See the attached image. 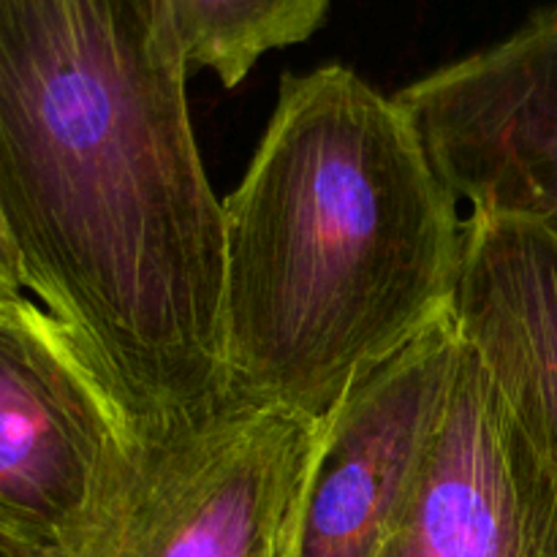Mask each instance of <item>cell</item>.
<instances>
[{"label": "cell", "instance_id": "6da1fadb", "mask_svg": "<svg viewBox=\"0 0 557 557\" xmlns=\"http://www.w3.org/2000/svg\"><path fill=\"white\" fill-rule=\"evenodd\" d=\"M172 0H0V275L147 435L228 397L226 232Z\"/></svg>", "mask_w": 557, "mask_h": 557}, {"label": "cell", "instance_id": "7a4b0ae2", "mask_svg": "<svg viewBox=\"0 0 557 557\" xmlns=\"http://www.w3.org/2000/svg\"><path fill=\"white\" fill-rule=\"evenodd\" d=\"M223 232L228 395L313 422L451 313L466 253L408 114L341 63L283 76Z\"/></svg>", "mask_w": 557, "mask_h": 557}, {"label": "cell", "instance_id": "3957f363", "mask_svg": "<svg viewBox=\"0 0 557 557\" xmlns=\"http://www.w3.org/2000/svg\"><path fill=\"white\" fill-rule=\"evenodd\" d=\"M147 435L74 332L0 275V557H76Z\"/></svg>", "mask_w": 557, "mask_h": 557}, {"label": "cell", "instance_id": "277c9868", "mask_svg": "<svg viewBox=\"0 0 557 557\" xmlns=\"http://www.w3.org/2000/svg\"><path fill=\"white\" fill-rule=\"evenodd\" d=\"M319 422L228 395L147 441L76 557H288Z\"/></svg>", "mask_w": 557, "mask_h": 557}, {"label": "cell", "instance_id": "5b68a950", "mask_svg": "<svg viewBox=\"0 0 557 557\" xmlns=\"http://www.w3.org/2000/svg\"><path fill=\"white\" fill-rule=\"evenodd\" d=\"M395 101L468 212L557 237V9L419 76Z\"/></svg>", "mask_w": 557, "mask_h": 557}, {"label": "cell", "instance_id": "8992f818", "mask_svg": "<svg viewBox=\"0 0 557 557\" xmlns=\"http://www.w3.org/2000/svg\"><path fill=\"white\" fill-rule=\"evenodd\" d=\"M460 357L449 313L321 419L288 557H381L438 438Z\"/></svg>", "mask_w": 557, "mask_h": 557}, {"label": "cell", "instance_id": "52a82bcc", "mask_svg": "<svg viewBox=\"0 0 557 557\" xmlns=\"http://www.w3.org/2000/svg\"><path fill=\"white\" fill-rule=\"evenodd\" d=\"M381 557H557V462L466 343L438 438Z\"/></svg>", "mask_w": 557, "mask_h": 557}, {"label": "cell", "instance_id": "ba28073f", "mask_svg": "<svg viewBox=\"0 0 557 557\" xmlns=\"http://www.w3.org/2000/svg\"><path fill=\"white\" fill-rule=\"evenodd\" d=\"M451 319L528 433L557 462L555 234L468 212Z\"/></svg>", "mask_w": 557, "mask_h": 557}, {"label": "cell", "instance_id": "9c48e42d", "mask_svg": "<svg viewBox=\"0 0 557 557\" xmlns=\"http://www.w3.org/2000/svg\"><path fill=\"white\" fill-rule=\"evenodd\" d=\"M332 0H172L174 25L190 69L223 87L243 85L264 54L308 41Z\"/></svg>", "mask_w": 557, "mask_h": 557}]
</instances>
